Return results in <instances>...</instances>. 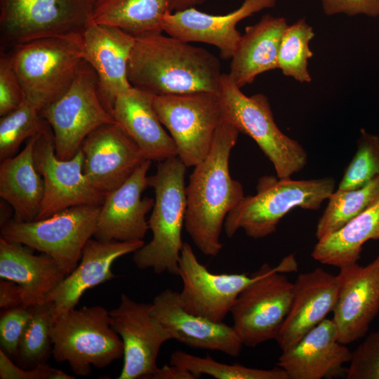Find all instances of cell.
<instances>
[{"label":"cell","instance_id":"6da1fadb","mask_svg":"<svg viewBox=\"0 0 379 379\" xmlns=\"http://www.w3.org/2000/svg\"><path fill=\"white\" fill-rule=\"evenodd\" d=\"M239 133L223 117L208 155L194 166L186 187L185 227L206 255L216 256L221 251L220 237L226 217L245 196L229 168L230 153Z\"/></svg>","mask_w":379,"mask_h":379},{"label":"cell","instance_id":"7a4b0ae2","mask_svg":"<svg viewBox=\"0 0 379 379\" xmlns=\"http://www.w3.org/2000/svg\"><path fill=\"white\" fill-rule=\"evenodd\" d=\"M222 74L212 53L162 33L136 36L128 64L131 85L156 96L218 93Z\"/></svg>","mask_w":379,"mask_h":379},{"label":"cell","instance_id":"3957f363","mask_svg":"<svg viewBox=\"0 0 379 379\" xmlns=\"http://www.w3.org/2000/svg\"><path fill=\"white\" fill-rule=\"evenodd\" d=\"M187 166L176 156L158 162L155 174L148 176L154 192V204L148 220L152 239L133 253L140 270L178 275L184 242L181 234L187 206L185 176Z\"/></svg>","mask_w":379,"mask_h":379},{"label":"cell","instance_id":"277c9868","mask_svg":"<svg viewBox=\"0 0 379 379\" xmlns=\"http://www.w3.org/2000/svg\"><path fill=\"white\" fill-rule=\"evenodd\" d=\"M335 190V181L326 177L309 180L279 178L264 175L257 183L254 195L244 196L227 215V236L232 237L242 229L253 239L276 232L281 218L295 208L317 210Z\"/></svg>","mask_w":379,"mask_h":379},{"label":"cell","instance_id":"5b68a950","mask_svg":"<svg viewBox=\"0 0 379 379\" xmlns=\"http://www.w3.org/2000/svg\"><path fill=\"white\" fill-rule=\"evenodd\" d=\"M82 34L42 38L11 48L8 54L26 99L43 109L68 89L84 60Z\"/></svg>","mask_w":379,"mask_h":379},{"label":"cell","instance_id":"8992f818","mask_svg":"<svg viewBox=\"0 0 379 379\" xmlns=\"http://www.w3.org/2000/svg\"><path fill=\"white\" fill-rule=\"evenodd\" d=\"M218 95L222 116L256 142L278 178H291L304 168L307 162L305 149L279 129L265 95H246L225 73L222 74Z\"/></svg>","mask_w":379,"mask_h":379},{"label":"cell","instance_id":"52a82bcc","mask_svg":"<svg viewBox=\"0 0 379 379\" xmlns=\"http://www.w3.org/2000/svg\"><path fill=\"white\" fill-rule=\"evenodd\" d=\"M50 334L54 359L67 361L77 376H87L92 366L105 368L124 356V343L112 327L109 311L100 305L61 314Z\"/></svg>","mask_w":379,"mask_h":379},{"label":"cell","instance_id":"ba28073f","mask_svg":"<svg viewBox=\"0 0 379 379\" xmlns=\"http://www.w3.org/2000/svg\"><path fill=\"white\" fill-rule=\"evenodd\" d=\"M101 205L69 207L31 222L11 219L1 227V237L48 254L68 275L78 265L84 246L95 234Z\"/></svg>","mask_w":379,"mask_h":379},{"label":"cell","instance_id":"9c48e42d","mask_svg":"<svg viewBox=\"0 0 379 379\" xmlns=\"http://www.w3.org/2000/svg\"><path fill=\"white\" fill-rule=\"evenodd\" d=\"M41 114L53 131L55 154L61 160L72 158L93 131L116 122L102 101L95 72L84 60L68 89Z\"/></svg>","mask_w":379,"mask_h":379},{"label":"cell","instance_id":"30bf717a","mask_svg":"<svg viewBox=\"0 0 379 379\" xmlns=\"http://www.w3.org/2000/svg\"><path fill=\"white\" fill-rule=\"evenodd\" d=\"M95 0H0L1 48L35 39L82 34Z\"/></svg>","mask_w":379,"mask_h":379},{"label":"cell","instance_id":"8fae6325","mask_svg":"<svg viewBox=\"0 0 379 379\" xmlns=\"http://www.w3.org/2000/svg\"><path fill=\"white\" fill-rule=\"evenodd\" d=\"M239 293L230 314L244 345L254 347L275 339L291 307L293 283L267 263Z\"/></svg>","mask_w":379,"mask_h":379},{"label":"cell","instance_id":"7c38bea8","mask_svg":"<svg viewBox=\"0 0 379 379\" xmlns=\"http://www.w3.org/2000/svg\"><path fill=\"white\" fill-rule=\"evenodd\" d=\"M153 105L185 165L194 167L202 161L223 117L218 93L154 95Z\"/></svg>","mask_w":379,"mask_h":379},{"label":"cell","instance_id":"4fadbf2b","mask_svg":"<svg viewBox=\"0 0 379 379\" xmlns=\"http://www.w3.org/2000/svg\"><path fill=\"white\" fill-rule=\"evenodd\" d=\"M34 159L44 182V197L35 220L47 218L69 207L103 203L106 194L93 187L84 174L82 150L80 149L69 160L58 159L50 125L38 135Z\"/></svg>","mask_w":379,"mask_h":379},{"label":"cell","instance_id":"5bb4252c","mask_svg":"<svg viewBox=\"0 0 379 379\" xmlns=\"http://www.w3.org/2000/svg\"><path fill=\"white\" fill-rule=\"evenodd\" d=\"M111 325L124 343V364L118 379H151L157 370L162 345L173 339L152 314V303L139 302L122 293L109 311Z\"/></svg>","mask_w":379,"mask_h":379},{"label":"cell","instance_id":"9a60e30c","mask_svg":"<svg viewBox=\"0 0 379 379\" xmlns=\"http://www.w3.org/2000/svg\"><path fill=\"white\" fill-rule=\"evenodd\" d=\"M178 276L182 287L178 293L187 312L215 322H222L241 291L255 274H215L197 259L191 246L184 242Z\"/></svg>","mask_w":379,"mask_h":379},{"label":"cell","instance_id":"2e32d148","mask_svg":"<svg viewBox=\"0 0 379 379\" xmlns=\"http://www.w3.org/2000/svg\"><path fill=\"white\" fill-rule=\"evenodd\" d=\"M81 149L86 178L105 194L121 186L147 160L136 142L117 122L91 133Z\"/></svg>","mask_w":379,"mask_h":379},{"label":"cell","instance_id":"e0dca14e","mask_svg":"<svg viewBox=\"0 0 379 379\" xmlns=\"http://www.w3.org/2000/svg\"><path fill=\"white\" fill-rule=\"evenodd\" d=\"M339 292L333 311L343 344H350L368 332L379 312V253L366 265L357 262L340 268Z\"/></svg>","mask_w":379,"mask_h":379},{"label":"cell","instance_id":"ac0fdd59","mask_svg":"<svg viewBox=\"0 0 379 379\" xmlns=\"http://www.w3.org/2000/svg\"><path fill=\"white\" fill-rule=\"evenodd\" d=\"M277 0H244L236 10L225 15H213L191 7L168 11L163 18L162 29L168 35L186 42H201L217 47L224 60L231 59L241 34L237 29L244 19L275 6Z\"/></svg>","mask_w":379,"mask_h":379},{"label":"cell","instance_id":"d6986e66","mask_svg":"<svg viewBox=\"0 0 379 379\" xmlns=\"http://www.w3.org/2000/svg\"><path fill=\"white\" fill-rule=\"evenodd\" d=\"M152 161L142 162L121 186L106 194L98 215L94 238L102 241L143 240L149 230L146 215L154 199L141 198L149 186L147 173Z\"/></svg>","mask_w":379,"mask_h":379},{"label":"cell","instance_id":"ffe728a7","mask_svg":"<svg viewBox=\"0 0 379 379\" xmlns=\"http://www.w3.org/2000/svg\"><path fill=\"white\" fill-rule=\"evenodd\" d=\"M82 41L84 60L95 72L102 101L112 114L117 97L133 87L128 64L135 37L118 27L92 22Z\"/></svg>","mask_w":379,"mask_h":379},{"label":"cell","instance_id":"44dd1931","mask_svg":"<svg viewBox=\"0 0 379 379\" xmlns=\"http://www.w3.org/2000/svg\"><path fill=\"white\" fill-rule=\"evenodd\" d=\"M152 314L169 331L172 338L190 347L240 355L244 346L232 326L192 314L182 306L178 292L166 288L152 302Z\"/></svg>","mask_w":379,"mask_h":379},{"label":"cell","instance_id":"7402d4cb","mask_svg":"<svg viewBox=\"0 0 379 379\" xmlns=\"http://www.w3.org/2000/svg\"><path fill=\"white\" fill-rule=\"evenodd\" d=\"M352 352L338 340L333 319H325L295 345L283 350L277 366L289 379H332L346 375Z\"/></svg>","mask_w":379,"mask_h":379},{"label":"cell","instance_id":"603a6c76","mask_svg":"<svg viewBox=\"0 0 379 379\" xmlns=\"http://www.w3.org/2000/svg\"><path fill=\"white\" fill-rule=\"evenodd\" d=\"M338 292V275L322 268L297 277L289 312L275 338L282 351L295 345L333 312Z\"/></svg>","mask_w":379,"mask_h":379},{"label":"cell","instance_id":"cb8c5ba5","mask_svg":"<svg viewBox=\"0 0 379 379\" xmlns=\"http://www.w3.org/2000/svg\"><path fill=\"white\" fill-rule=\"evenodd\" d=\"M144 245L143 240L90 239L84 247L80 263L46 298L45 302L54 303L55 321L61 314L75 308L86 290L114 279L112 266L117 259L134 253Z\"/></svg>","mask_w":379,"mask_h":379},{"label":"cell","instance_id":"d4e9b609","mask_svg":"<svg viewBox=\"0 0 379 379\" xmlns=\"http://www.w3.org/2000/svg\"><path fill=\"white\" fill-rule=\"evenodd\" d=\"M153 100L154 95L131 87L117 97L112 114L146 159L160 162L178 154L173 138L155 112Z\"/></svg>","mask_w":379,"mask_h":379},{"label":"cell","instance_id":"484cf974","mask_svg":"<svg viewBox=\"0 0 379 379\" xmlns=\"http://www.w3.org/2000/svg\"><path fill=\"white\" fill-rule=\"evenodd\" d=\"M31 250L0 237V277L22 287L24 305L27 307L44 302L67 276L51 255L45 253L34 255Z\"/></svg>","mask_w":379,"mask_h":379},{"label":"cell","instance_id":"4316f807","mask_svg":"<svg viewBox=\"0 0 379 379\" xmlns=\"http://www.w3.org/2000/svg\"><path fill=\"white\" fill-rule=\"evenodd\" d=\"M288 25L286 18L267 14L245 28L228 73L239 88L252 84L260 74L278 69L279 46Z\"/></svg>","mask_w":379,"mask_h":379},{"label":"cell","instance_id":"83f0119b","mask_svg":"<svg viewBox=\"0 0 379 379\" xmlns=\"http://www.w3.org/2000/svg\"><path fill=\"white\" fill-rule=\"evenodd\" d=\"M39 134L29 138L18 154L1 161L0 197L12 206L18 221L35 220L44 197V180L34 159Z\"/></svg>","mask_w":379,"mask_h":379},{"label":"cell","instance_id":"f1b7e54d","mask_svg":"<svg viewBox=\"0 0 379 379\" xmlns=\"http://www.w3.org/2000/svg\"><path fill=\"white\" fill-rule=\"evenodd\" d=\"M379 239V199L335 232L320 239L312 257L324 265L339 268L357 262L363 245Z\"/></svg>","mask_w":379,"mask_h":379},{"label":"cell","instance_id":"f546056e","mask_svg":"<svg viewBox=\"0 0 379 379\" xmlns=\"http://www.w3.org/2000/svg\"><path fill=\"white\" fill-rule=\"evenodd\" d=\"M173 0H99L92 22L118 27L135 37L162 33L165 14L172 11Z\"/></svg>","mask_w":379,"mask_h":379},{"label":"cell","instance_id":"4dcf8cb0","mask_svg":"<svg viewBox=\"0 0 379 379\" xmlns=\"http://www.w3.org/2000/svg\"><path fill=\"white\" fill-rule=\"evenodd\" d=\"M379 199V176L362 187L335 190L319 218L316 237L320 239L340 229Z\"/></svg>","mask_w":379,"mask_h":379},{"label":"cell","instance_id":"1f68e13d","mask_svg":"<svg viewBox=\"0 0 379 379\" xmlns=\"http://www.w3.org/2000/svg\"><path fill=\"white\" fill-rule=\"evenodd\" d=\"M314 35L312 27L305 18L286 27L278 55V69L284 76L302 84L311 82L308 60L313 56L310 44Z\"/></svg>","mask_w":379,"mask_h":379},{"label":"cell","instance_id":"d6a6232c","mask_svg":"<svg viewBox=\"0 0 379 379\" xmlns=\"http://www.w3.org/2000/svg\"><path fill=\"white\" fill-rule=\"evenodd\" d=\"M54 312L55 305L51 301L33 306L18 348V359L23 368H34L46 361L52 345L50 331L55 321Z\"/></svg>","mask_w":379,"mask_h":379},{"label":"cell","instance_id":"836d02e7","mask_svg":"<svg viewBox=\"0 0 379 379\" xmlns=\"http://www.w3.org/2000/svg\"><path fill=\"white\" fill-rule=\"evenodd\" d=\"M170 364L183 368L197 378L206 374L217 379H289L280 367L259 369L240 364H227L215 361L210 356L201 357L182 350L173 352Z\"/></svg>","mask_w":379,"mask_h":379},{"label":"cell","instance_id":"e575fe53","mask_svg":"<svg viewBox=\"0 0 379 379\" xmlns=\"http://www.w3.org/2000/svg\"><path fill=\"white\" fill-rule=\"evenodd\" d=\"M42 108L25 99L20 106L0 119V160L14 156L20 145L40 133L48 123L41 116Z\"/></svg>","mask_w":379,"mask_h":379},{"label":"cell","instance_id":"d590c367","mask_svg":"<svg viewBox=\"0 0 379 379\" xmlns=\"http://www.w3.org/2000/svg\"><path fill=\"white\" fill-rule=\"evenodd\" d=\"M379 176V135L360 130L357 149L338 189H354Z\"/></svg>","mask_w":379,"mask_h":379},{"label":"cell","instance_id":"8d00e7d4","mask_svg":"<svg viewBox=\"0 0 379 379\" xmlns=\"http://www.w3.org/2000/svg\"><path fill=\"white\" fill-rule=\"evenodd\" d=\"M347 379H379V330L370 333L352 352Z\"/></svg>","mask_w":379,"mask_h":379},{"label":"cell","instance_id":"74e56055","mask_svg":"<svg viewBox=\"0 0 379 379\" xmlns=\"http://www.w3.org/2000/svg\"><path fill=\"white\" fill-rule=\"evenodd\" d=\"M32 307L20 305L3 310L0 316L1 349L10 358L18 359L20 341L32 313Z\"/></svg>","mask_w":379,"mask_h":379},{"label":"cell","instance_id":"f35d334b","mask_svg":"<svg viewBox=\"0 0 379 379\" xmlns=\"http://www.w3.org/2000/svg\"><path fill=\"white\" fill-rule=\"evenodd\" d=\"M25 99V95L22 86L12 65L10 55L8 53L1 50L0 55L1 117L18 108Z\"/></svg>","mask_w":379,"mask_h":379},{"label":"cell","instance_id":"ab89813d","mask_svg":"<svg viewBox=\"0 0 379 379\" xmlns=\"http://www.w3.org/2000/svg\"><path fill=\"white\" fill-rule=\"evenodd\" d=\"M1 379H73L62 370L41 362L30 370L15 365L11 358L0 350Z\"/></svg>","mask_w":379,"mask_h":379},{"label":"cell","instance_id":"60d3db41","mask_svg":"<svg viewBox=\"0 0 379 379\" xmlns=\"http://www.w3.org/2000/svg\"><path fill=\"white\" fill-rule=\"evenodd\" d=\"M326 15L345 14L349 16L364 15L379 17V0H321Z\"/></svg>","mask_w":379,"mask_h":379},{"label":"cell","instance_id":"b9f144b4","mask_svg":"<svg viewBox=\"0 0 379 379\" xmlns=\"http://www.w3.org/2000/svg\"><path fill=\"white\" fill-rule=\"evenodd\" d=\"M20 305H24L22 287L13 281L1 279L0 308L7 310Z\"/></svg>","mask_w":379,"mask_h":379},{"label":"cell","instance_id":"7bdbcfd3","mask_svg":"<svg viewBox=\"0 0 379 379\" xmlns=\"http://www.w3.org/2000/svg\"><path fill=\"white\" fill-rule=\"evenodd\" d=\"M197 378L193 373L180 366L169 364L164 365L157 370L151 379H195Z\"/></svg>","mask_w":379,"mask_h":379},{"label":"cell","instance_id":"ee69618b","mask_svg":"<svg viewBox=\"0 0 379 379\" xmlns=\"http://www.w3.org/2000/svg\"><path fill=\"white\" fill-rule=\"evenodd\" d=\"M205 1L206 0H173L172 11L195 7L197 5L201 4Z\"/></svg>","mask_w":379,"mask_h":379},{"label":"cell","instance_id":"f6af8a7d","mask_svg":"<svg viewBox=\"0 0 379 379\" xmlns=\"http://www.w3.org/2000/svg\"><path fill=\"white\" fill-rule=\"evenodd\" d=\"M99 1V0H95V1Z\"/></svg>","mask_w":379,"mask_h":379}]
</instances>
